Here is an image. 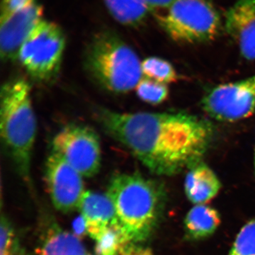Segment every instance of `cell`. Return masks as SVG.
Instances as JSON below:
<instances>
[{
    "instance_id": "ffe728a7",
    "label": "cell",
    "mask_w": 255,
    "mask_h": 255,
    "mask_svg": "<svg viewBox=\"0 0 255 255\" xmlns=\"http://www.w3.org/2000/svg\"><path fill=\"white\" fill-rule=\"evenodd\" d=\"M0 255H28L7 218L2 215L0 226Z\"/></svg>"
},
{
    "instance_id": "9c48e42d",
    "label": "cell",
    "mask_w": 255,
    "mask_h": 255,
    "mask_svg": "<svg viewBox=\"0 0 255 255\" xmlns=\"http://www.w3.org/2000/svg\"><path fill=\"white\" fill-rule=\"evenodd\" d=\"M45 178L55 209L65 214L78 209L85 191L82 176L53 150L46 159Z\"/></svg>"
},
{
    "instance_id": "277c9868",
    "label": "cell",
    "mask_w": 255,
    "mask_h": 255,
    "mask_svg": "<svg viewBox=\"0 0 255 255\" xmlns=\"http://www.w3.org/2000/svg\"><path fill=\"white\" fill-rule=\"evenodd\" d=\"M84 63L92 80L114 94L131 91L143 77L142 62L136 53L109 30L94 36L85 51Z\"/></svg>"
},
{
    "instance_id": "6da1fadb",
    "label": "cell",
    "mask_w": 255,
    "mask_h": 255,
    "mask_svg": "<svg viewBox=\"0 0 255 255\" xmlns=\"http://www.w3.org/2000/svg\"><path fill=\"white\" fill-rule=\"evenodd\" d=\"M106 132L152 173L172 176L202 161L214 141L209 121L184 112L122 113L100 109Z\"/></svg>"
},
{
    "instance_id": "8992f818",
    "label": "cell",
    "mask_w": 255,
    "mask_h": 255,
    "mask_svg": "<svg viewBox=\"0 0 255 255\" xmlns=\"http://www.w3.org/2000/svg\"><path fill=\"white\" fill-rule=\"evenodd\" d=\"M65 44L62 28L43 19L23 42L17 60L32 78L50 81L59 72Z\"/></svg>"
},
{
    "instance_id": "d4e9b609",
    "label": "cell",
    "mask_w": 255,
    "mask_h": 255,
    "mask_svg": "<svg viewBox=\"0 0 255 255\" xmlns=\"http://www.w3.org/2000/svg\"><path fill=\"white\" fill-rule=\"evenodd\" d=\"M254 169L255 173V154H254Z\"/></svg>"
},
{
    "instance_id": "484cf974",
    "label": "cell",
    "mask_w": 255,
    "mask_h": 255,
    "mask_svg": "<svg viewBox=\"0 0 255 255\" xmlns=\"http://www.w3.org/2000/svg\"><path fill=\"white\" fill-rule=\"evenodd\" d=\"M85 255H89L85 254Z\"/></svg>"
},
{
    "instance_id": "ba28073f",
    "label": "cell",
    "mask_w": 255,
    "mask_h": 255,
    "mask_svg": "<svg viewBox=\"0 0 255 255\" xmlns=\"http://www.w3.org/2000/svg\"><path fill=\"white\" fill-rule=\"evenodd\" d=\"M201 106L211 118L219 122L249 118L255 113V75L213 87L203 97Z\"/></svg>"
},
{
    "instance_id": "5bb4252c",
    "label": "cell",
    "mask_w": 255,
    "mask_h": 255,
    "mask_svg": "<svg viewBox=\"0 0 255 255\" xmlns=\"http://www.w3.org/2000/svg\"><path fill=\"white\" fill-rule=\"evenodd\" d=\"M80 238L65 231L55 223L45 230L36 250V255H85Z\"/></svg>"
},
{
    "instance_id": "7c38bea8",
    "label": "cell",
    "mask_w": 255,
    "mask_h": 255,
    "mask_svg": "<svg viewBox=\"0 0 255 255\" xmlns=\"http://www.w3.org/2000/svg\"><path fill=\"white\" fill-rule=\"evenodd\" d=\"M78 209L86 222L87 234L95 241L109 228L120 226L115 207L107 194L85 191Z\"/></svg>"
},
{
    "instance_id": "2e32d148",
    "label": "cell",
    "mask_w": 255,
    "mask_h": 255,
    "mask_svg": "<svg viewBox=\"0 0 255 255\" xmlns=\"http://www.w3.org/2000/svg\"><path fill=\"white\" fill-rule=\"evenodd\" d=\"M112 17L127 26H140L150 12L142 0H104Z\"/></svg>"
},
{
    "instance_id": "cb8c5ba5",
    "label": "cell",
    "mask_w": 255,
    "mask_h": 255,
    "mask_svg": "<svg viewBox=\"0 0 255 255\" xmlns=\"http://www.w3.org/2000/svg\"><path fill=\"white\" fill-rule=\"evenodd\" d=\"M73 227L74 234L78 238H80L87 233L86 222L82 215L74 221Z\"/></svg>"
},
{
    "instance_id": "d6986e66",
    "label": "cell",
    "mask_w": 255,
    "mask_h": 255,
    "mask_svg": "<svg viewBox=\"0 0 255 255\" xmlns=\"http://www.w3.org/2000/svg\"><path fill=\"white\" fill-rule=\"evenodd\" d=\"M135 90L138 98L149 105H160L168 98L169 89L167 85L144 77Z\"/></svg>"
},
{
    "instance_id": "5b68a950",
    "label": "cell",
    "mask_w": 255,
    "mask_h": 255,
    "mask_svg": "<svg viewBox=\"0 0 255 255\" xmlns=\"http://www.w3.org/2000/svg\"><path fill=\"white\" fill-rule=\"evenodd\" d=\"M155 17L171 39L188 44L214 41L223 26L221 15L211 0H177Z\"/></svg>"
},
{
    "instance_id": "7a4b0ae2",
    "label": "cell",
    "mask_w": 255,
    "mask_h": 255,
    "mask_svg": "<svg viewBox=\"0 0 255 255\" xmlns=\"http://www.w3.org/2000/svg\"><path fill=\"white\" fill-rule=\"evenodd\" d=\"M107 194L129 241L141 244L149 239L163 214V187L138 173L117 174L111 179Z\"/></svg>"
},
{
    "instance_id": "603a6c76",
    "label": "cell",
    "mask_w": 255,
    "mask_h": 255,
    "mask_svg": "<svg viewBox=\"0 0 255 255\" xmlns=\"http://www.w3.org/2000/svg\"><path fill=\"white\" fill-rule=\"evenodd\" d=\"M146 6L150 9V12H158V11L167 10L177 0H142Z\"/></svg>"
},
{
    "instance_id": "e0dca14e",
    "label": "cell",
    "mask_w": 255,
    "mask_h": 255,
    "mask_svg": "<svg viewBox=\"0 0 255 255\" xmlns=\"http://www.w3.org/2000/svg\"><path fill=\"white\" fill-rule=\"evenodd\" d=\"M95 241L96 255H125L131 243L120 226L109 228Z\"/></svg>"
},
{
    "instance_id": "9a60e30c",
    "label": "cell",
    "mask_w": 255,
    "mask_h": 255,
    "mask_svg": "<svg viewBox=\"0 0 255 255\" xmlns=\"http://www.w3.org/2000/svg\"><path fill=\"white\" fill-rule=\"evenodd\" d=\"M221 222L217 210L205 204H199L193 207L186 216L184 230L188 238L198 241L212 236Z\"/></svg>"
},
{
    "instance_id": "4fadbf2b",
    "label": "cell",
    "mask_w": 255,
    "mask_h": 255,
    "mask_svg": "<svg viewBox=\"0 0 255 255\" xmlns=\"http://www.w3.org/2000/svg\"><path fill=\"white\" fill-rule=\"evenodd\" d=\"M221 182L214 171L201 161L189 169L184 182L188 199L193 204H204L219 194Z\"/></svg>"
},
{
    "instance_id": "44dd1931",
    "label": "cell",
    "mask_w": 255,
    "mask_h": 255,
    "mask_svg": "<svg viewBox=\"0 0 255 255\" xmlns=\"http://www.w3.org/2000/svg\"><path fill=\"white\" fill-rule=\"evenodd\" d=\"M228 255H255V218L242 228Z\"/></svg>"
},
{
    "instance_id": "7402d4cb",
    "label": "cell",
    "mask_w": 255,
    "mask_h": 255,
    "mask_svg": "<svg viewBox=\"0 0 255 255\" xmlns=\"http://www.w3.org/2000/svg\"><path fill=\"white\" fill-rule=\"evenodd\" d=\"M35 0H2L1 1V14L11 12L27 6Z\"/></svg>"
},
{
    "instance_id": "3957f363",
    "label": "cell",
    "mask_w": 255,
    "mask_h": 255,
    "mask_svg": "<svg viewBox=\"0 0 255 255\" xmlns=\"http://www.w3.org/2000/svg\"><path fill=\"white\" fill-rule=\"evenodd\" d=\"M0 97L1 141L18 174L28 180L37 127L31 87L24 79H14L2 85Z\"/></svg>"
},
{
    "instance_id": "52a82bcc",
    "label": "cell",
    "mask_w": 255,
    "mask_h": 255,
    "mask_svg": "<svg viewBox=\"0 0 255 255\" xmlns=\"http://www.w3.org/2000/svg\"><path fill=\"white\" fill-rule=\"evenodd\" d=\"M52 150L60 154L82 177H94L100 171V137L87 126L70 124L63 128L53 137Z\"/></svg>"
},
{
    "instance_id": "8fae6325",
    "label": "cell",
    "mask_w": 255,
    "mask_h": 255,
    "mask_svg": "<svg viewBox=\"0 0 255 255\" xmlns=\"http://www.w3.org/2000/svg\"><path fill=\"white\" fill-rule=\"evenodd\" d=\"M223 26L242 56L255 60V0H236L226 11Z\"/></svg>"
},
{
    "instance_id": "30bf717a",
    "label": "cell",
    "mask_w": 255,
    "mask_h": 255,
    "mask_svg": "<svg viewBox=\"0 0 255 255\" xmlns=\"http://www.w3.org/2000/svg\"><path fill=\"white\" fill-rule=\"evenodd\" d=\"M43 8L37 0L21 9L0 16V55L3 61L17 60L20 48L43 18Z\"/></svg>"
},
{
    "instance_id": "ac0fdd59",
    "label": "cell",
    "mask_w": 255,
    "mask_h": 255,
    "mask_svg": "<svg viewBox=\"0 0 255 255\" xmlns=\"http://www.w3.org/2000/svg\"><path fill=\"white\" fill-rule=\"evenodd\" d=\"M142 76L160 83L175 82L178 75L173 65L167 60L159 57H149L141 63Z\"/></svg>"
}]
</instances>
